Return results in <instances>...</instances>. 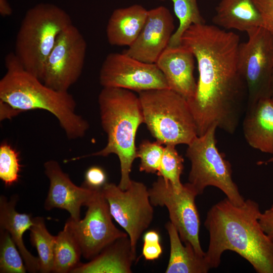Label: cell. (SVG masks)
<instances>
[{"label":"cell","instance_id":"cell-28","mask_svg":"<svg viewBox=\"0 0 273 273\" xmlns=\"http://www.w3.org/2000/svg\"><path fill=\"white\" fill-rule=\"evenodd\" d=\"M164 150L162 144L157 141L143 140L136 149V157L140 159V171L157 174Z\"/></svg>","mask_w":273,"mask_h":273},{"label":"cell","instance_id":"cell-5","mask_svg":"<svg viewBox=\"0 0 273 273\" xmlns=\"http://www.w3.org/2000/svg\"><path fill=\"white\" fill-rule=\"evenodd\" d=\"M72 24L58 6L40 3L26 13L17 34L15 54L24 68L40 80L44 66L58 36Z\"/></svg>","mask_w":273,"mask_h":273},{"label":"cell","instance_id":"cell-10","mask_svg":"<svg viewBox=\"0 0 273 273\" xmlns=\"http://www.w3.org/2000/svg\"><path fill=\"white\" fill-rule=\"evenodd\" d=\"M153 206L166 207L170 221L176 228L181 241L190 243L196 252L205 256L199 241L200 221L195 203L198 194L189 183L183 184L179 192L174 190L169 181L159 176L148 189Z\"/></svg>","mask_w":273,"mask_h":273},{"label":"cell","instance_id":"cell-12","mask_svg":"<svg viewBox=\"0 0 273 273\" xmlns=\"http://www.w3.org/2000/svg\"><path fill=\"white\" fill-rule=\"evenodd\" d=\"M86 207L83 219L75 220L70 217L66 223L78 241L82 255L90 260L115 241L128 235L113 223L108 203L101 189L97 190Z\"/></svg>","mask_w":273,"mask_h":273},{"label":"cell","instance_id":"cell-14","mask_svg":"<svg viewBox=\"0 0 273 273\" xmlns=\"http://www.w3.org/2000/svg\"><path fill=\"white\" fill-rule=\"evenodd\" d=\"M174 28L173 18L167 8L159 6L148 10L139 35L123 53L145 63H156L168 47Z\"/></svg>","mask_w":273,"mask_h":273},{"label":"cell","instance_id":"cell-31","mask_svg":"<svg viewBox=\"0 0 273 273\" xmlns=\"http://www.w3.org/2000/svg\"><path fill=\"white\" fill-rule=\"evenodd\" d=\"M262 22V27L273 34V0H253Z\"/></svg>","mask_w":273,"mask_h":273},{"label":"cell","instance_id":"cell-19","mask_svg":"<svg viewBox=\"0 0 273 273\" xmlns=\"http://www.w3.org/2000/svg\"><path fill=\"white\" fill-rule=\"evenodd\" d=\"M17 197L14 196L9 200L4 195L0 197V228L7 231L15 243L29 272H39L38 257L33 255L26 248L23 234L33 224L30 214L21 213L16 210Z\"/></svg>","mask_w":273,"mask_h":273},{"label":"cell","instance_id":"cell-22","mask_svg":"<svg viewBox=\"0 0 273 273\" xmlns=\"http://www.w3.org/2000/svg\"><path fill=\"white\" fill-rule=\"evenodd\" d=\"M170 241V256L166 273H207L210 269L205 256L198 254L189 243L183 244L174 225L165 224Z\"/></svg>","mask_w":273,"mask_h":273},{"label":"cell","instance_id":"cell-8","mask_svg":"<svg viewBox=\"0 0 273 273\" xmlns=\"http://www.w3.org/2000/svg\"><path fill=\"white\" fill-rule=\"evenodd\" d=\"M247 41L240 43L238 66L247 89V106L270 98L273 74V34L263 27L247 32Z\"/></svg>","mask_w":273,"mask_h":273},{"label":"cell","instance_id":"cell-13","mask_svg":"<svg viewBox=\"0 0 273 273\" xmlns=\"http://www.w3.org/2000/svg\"><path fill=\"white\" fill-rule=\"evenodd\" d=\"M99 81L103 87H118L138 93L169 88L156 63H147L125 54H109L102 63Z\"/></svg>","mask_w":273,"mask_h":273},{"label":"cell","instance_id":"cell-20","mask_svg":"<svg viewBox=\"0 0 273 273\" xmlns=\"http://www.w3.org/2000/svg\"><path fill=\"white\" fill-rule=\"evenodd\" d=\"M148 10L140 5L115 9L106 27V36L112 46L129 47L136 40L145 23Z\"/></svg>","mask_w":273,"mask_h":273},{"label":"cell","instance_id":"cell-17","mask_svg":"<svg viewBox=\"0 0 273 273\" xmlns=\"http://www.w3.org/2000/svg\"><path fill=\"white\" fill-rule=\"evenodd\" d=\"M243 131L250 146L273 154V101L270 98L247 106Z\"/></svg>","mask_w":273,"mask_h":273},{"label":"cell","instance_id":"cell-30","mask_svg":"<svg viewBox=\"0 0 273 273\" xmlns=\"http://www.w3.org/2000/svg\"><path fill=\"white\" fill-rule=\"evenodd\" d=\"M104 170L98 166H93L86 171L83 186L92 189L100 190L107 183Z\"/></svg>","mask_w":273,"mask_h":273},{"label":"cell","instance_id":"cell-1","mask_svg":"<svg viewBox=\"0 0 273 273\" xmlns=\"http://www.w3.org/2000/svg\"><path fill=\"white\" fill-rule=\"evenodd\" d=\"M240 44L236 33L206 23L191 25L180 38L198 65L196 92L187 101L198 136L213 125L230 134L238 127L247 99L238 66Z\"/></svg>","mask_w":273,"mask_h":273},{"label":"cell","instance_id":"cell-25","mask_svg":"<svg viewBox=\"0 0 273 273\" xmlns=\"http://www.w3.org/2000/svg\"><path fill=\"white\" fill-rule=\"evenodd\" d=\"M169 1L173 3L175 14L179 20L178 27L172 34L168 46L174 47L180 45L183 34L191 25L206 22L200 13L197 0Z\"/></svg>","mask_w":273,"mask_h":273},{"label":"cell","instance_id":"cell-4","mask_svg":"<svg viewBox=\"0 0 273 273\" xmlns=\"http://www.w3.org/2000/svg\"><path fill=\"white\" fill-rule=\"evenodd\" d=\"M101 122L107 143L101 150L72 158L75 161L91 156L116 154L119 160L121 177L119 187L126 190L130 185V173L136 157L135 140L139 126L144 122L139 96L131 90L118 87H103L98 96Z\"/></svg>","mask_w":273,"mask_h":273},{"label":"cell","instance_id":"cell-32","mask_svg":"<svg viewBox=\"0 0 273 273\" xmlns=\"http://www.w3.org/2000/svg\"><path fill=\"white\" fill-rule=\"evenodd\" d=\"M258 221L262 231L273 242V205L264 212H261Z\"/></svg>","mask_w":273,"mask_h":273},{"label":"cell","instance_id":"cell-33","mask_svg":"<svg viewBox=\"0 0 273 273\" xmlns=\"http://www.w3.org/2000/svg\"><path fill=\"white\" fill-rule=\"evenodd\" d=\"M162 253L160 242L144 241L142 255L147 260H154L159 258Z\"/></svg>","mask_w":273,"mask_h":273},{"label":"cell","instance_id":"cell-21","mask_svg":"<svg viewBox=\"0 0 273 273\" xmlns=\"http://www.w3.org/2000/svg\"><path fill=\"white\" fill-rule=\"evenodd\" d=\"M215 11L213 23L225 30L247 32L262 25L260 15L253 0H221Z\"/></svg>","mask_w":273,"mask_h":273},{"label":"cell","instance_id":"cell-2","mask_svg":"<svg viewBox=\"0 0 273 273\" xmlns=\"http://www.w3.org/2000/svg\"><path fill=\"white\" fill-rule=\"evenodd\" d=\"M259 204L247 199L237 206L228 198L208 211L204 226L209 234L205 259L210 268L219 266L222 253L234 251L258 273H273V242L259 223Z\"/></svg>","mask_w":273,"mask_h":273},{"label":"cell","instance_id":"cell-35","mask_svg":"<svg viewBox=\"0 0 273 273\" xmlns=\"http://www.w3.org/2000/svg\"><path fill=\"white\" fill-rule=\"evenodd\" d=\"M12 14V9L7 0H0V14L3 17L9 16Z\"/></svg>","mask_w":273,"mask_h":273},{"label":"cell","instance_id":"cell-23","mask_svg":"<svg viewBox=\"0 0 273 273\" xmlns=\"http://www.w3.org/2000/svg\"><path fill=\"white\" fill-rule=\"evenodd\" d=\"M80 245L67 223L56 236L53 272H71L81 262Z\"/></svg>","mask_w":273,"mask_h":273},{"label":"cell","instance_id":"cell-24","mask_svg":"<svg viewBox=\"0 0 273 273\" xmlns=\"http://www.w3.org/2000/svg\"><path fill=\"white\" fill-rule=\"evenodd\" d=\"M32 220L33 224L29 230L30 241L38 253L39 272H53L56 236L49 232L43 217H35Z\"/></svg>","mask_w":273,"mask_h":273},{"label":"cell","instance_id":"cell-16","mask_svg":"<svg viewBox=\"0 0 273 273\" xmlns=\"http://www.w3.org/2000/svg\"><path fill=\"white\" fill-rule=\"evenodd\" d=\"M195 60L192 53L180 44L168 46L156 62L165 76L169 88L187 101L194 97L197 90L194 75Z\"/></svg>","mask_w":273,"mask_h":273},{"label":"cell","instance_id":"cell-11","mask_svg":"<svg viewBox=\"0 0 273 273\" xmlns=\"http://www.w3.org/2000/svg\"><path fill=\"white\" fill-rule=\"evenodd\" d=\"M87 45L82 33L73 24L59 34L46 62L41 81L59 91L67 92L83 70Z\"/></svg>","mask_w":273,"mask_h":273},{"label":"cell","instance_id":"cell-26","mask_svg":"<svg viewBox=\"0 0 273 273\" xmlns=\"http://www.w3.org/2000/svg\"><path fill=\"white\" fill-rule=\"evenodd\" d=\"M0 232V272L25 273L24 261L10 233L3 229Z\"/></svg>","mask_w":273,"mask_h":273},{"label":"cell","instance_id":"cell-15","mask_svg":"<svg viewBox=\"0 0 273 273\" xmlns=\"http://www.w3.org/2000/svg\"><path fill=\"white\" fill-rule=\"evenodd\" d=\"M44 168L50 181L44 203L45 209L47 210L53 208L64 209L69 213L70 218L75 220H79L81 206H86L97 190L75 185L55 160L46 161Z\"/></svg>","mask_w":273,"mask_h":273},{"label":"cell","instance_id":"cell-6","mask_svg":"<svg viewBox=\"0 0 273 273\" xmlns=\"http://www.w3.org/2000/svg\"><path fill=\"white\" fill-rule=\"evenodd\" d=\"M139 93L144 123L162 145H189L197 136V128L187 100L169 88Z\"/></svg>","mask_w":273,"mask_h":273},{"label":"cell","instance_id":"cell-7","mask_svg":"<svg viewBox=\"0 0 273 273\" xmlns=\"http://www.w3.org/2000/svg\"><path fill=\"white\" fill-rule=\"evenodd\" d=\"M213 125L189 145L186 156L191 162L189 183L198 195L203 194L208 186L218 188L234 204L240 206L245 200L232 178L230 162L224 158L216 147L215 131Z\"/></svg>","mask_w":273,"mask_h":273},{"label":"cell","instance_id":"cell-3","mask_svg":"<svg viewBox=\"0 0 273 273\" xmlns=\"http://www.w3.org/2000/svg\"><path fill=\"white\" fill-rule=\"evenodd\" d=\"M7 72L0 80V100L21 112L41 109L52 114L69 139L84 136L88 122L76 112V103L67 92L46 84L26 71L14 53L5 58Z\"/></svg>","mask_w":273,"mask_h":273},{"label":"cell","instance_id":"cell-9","mask_svg":"<svg viewBox=\"0 0 273 273\" xmlns=\"http://www.w3.org/2000/svg\"><path fill=\"white\" fill-rule=\"evenodd\" d=\"M112 217L125 230L136 253L140 238L151 224L154 216L148 189L143 183L131 180L125 190L107 183L101 189Z\"/></svg>","mask_w":273,"mask_h":273},{"label":"cell","instance_id":"cell-27","mask_svg":"<svg viewBox=\"0 0 273 273\" xmlns=\"http://www.w3.org/2000/svg\"><path fill=\"white\" fill-rule=\"evenodd\" d=\"M184 170V159L175 149V146L166 145L157 175L171 184L175 191H181L183 184L180 176Z\"/></svg>","mask_w":273,"mask_h":273},{"label":"cell","instance_id":"cell-18","mask_svg":"<svg viewBox=\"0 0 273 273\" xmlns=\"http://www.w3.org/2000/svg\"><path fill=\"white\" fill-rule=\"evenodd\" d=\"M136 256L128 236L122 237L89 262L80 263L71 273H131Z\"/></svg>","mask_w":273,"mask_h":273},{"label":"cell","instance_id":"cell-36","mask_svg":"<svg viewBox=\"0 0 273 273\" xmlns=\"http://www.w3.org/2000/svg\"><path fill=\"white\" fill-rule=\"evenodd\" d=\"M270 98L273 101V74L272 75L271 86H270Z\"/></svg>","mask_w":273,"mask_h":273},{"label":"cell","instance_id":"cell-34","mask_svg":"<svg viewBox=\"0 0 273 273\" xmlns=\"http://www.w3.org/2000/svg\"><path fill=\"white\" fill-rule=\"evenodd\" d=\"M21 113L8 104L0 100V118L1 120L5 119H11Z\"/></svg>","mask_w":273,"mask_h":273},{"label":"cell","instance_id":"cell-29","mask_svg":"<svg viewBox=\"0 0 273 273\" xmlns=\"http://www.w3.org/2000/svg\"><path fill=\"white\" fill-rule=\"evenodd\" d=\"M18 153L4 142L0 146V178L6 186L17 182L21 165Z\"/></svg>","mask_w":273,"mask_h":273},{"label":"cell","instance_id":"cell-37","mask_svg":"<svg viewBox=\"0 0 273 273\" xmlns=\"http://www.w3.org/2000/svg\"><path fill=\"white\" fill-rule=\"evenodd\" d=\"M273 162V157L271 158V159H269L268 160L264 162H259V163H265V164H266L267 163H269V162Z\"/></svg>","mask_w":273,"mask_h":273}]
</instances>
